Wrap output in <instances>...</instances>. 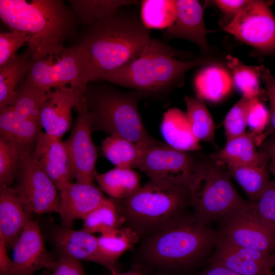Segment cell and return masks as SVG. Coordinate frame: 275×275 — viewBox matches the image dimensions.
Masks as SVG:
<instances>
[{
  "label": "cell",
  "mask_w": 275,
  "mask_h": 275,
  "mask_svg": "<svg viewBox=\"0 0 275 275\" xmlns=\"http://www.w3.org/2000/svg\"><path fill=\"white\" fill-rule=\"evenodd\" d=\"M146 148L125 138L108 136L102 142L103 155L116 167L136 168Z\"/></svg>",
  "instance_id": "cell-30"
},
{
  "label": "cell",
  "mask_w": 275,
  "mask_h": 275,
  "mask_svg": "<svg viewBox=\"0 0 275 275\" xmlns=\"http://www.w3.org/2000/svg\"><path fill=\"white\" fill-rule=\"evenodd\" d=\"M75 108L77 116L69 138L65 141L76 182L93 184L98 149L92 138V116L84 95Z\"/></svg>",
  "instance_id": "cell-13"
},
{
  "label": "cell",
  "mask_w": 275,
  "mask_h": 275,
  "mask_svg": "<svg viewBox=\"0 0 275 275\" xmlns=\"http://www.w3.org/2000/svg\"><path fill=\"white\" fill-rule=\"evenodd\" d=\"M90 83L86 59L77 44L66 47L60 54L33 62L24 84L47 92L52 89Z\"/></svg>",
  "instance_id": "cell-8"
},
{
  "label": "cell",
  "mask_w": 275,
  "mask_h": 275,
  "mask_svg": "<svg viewBox=\"0 0 275 275\" xmlns=\"http://www.w3.org/2000/svg\"><path fill=\"white\" fill-rule=\"evenodd\" d=\"M186 115L195 136L199 141H214L215 125L204 100L200 97H186Z\"/></svg>",
  "instance_id": "cell-35"
},
{
  "label": "cell",
  "mask_w": 275,
  "mask_h": 275,
  "mask_svg": "<svg viewBox=\"0 0 275 275\" xmlns=\"http://www.w3.org/2000/svg\"><path fill=\"white\" fill-rule=\"evenodd\" d=\"M12 275H33L42 268L53 270L56 261L46 251L39 227L29 219L13 246Z\"/></svg>",
  "instance_id": "cell-15"
},
{
  "label": "cell",
  "mask_w": 275,
  "mask_h": 275,
  "mask_svg": "<svg viewBox=\"0 0 275 275\" xmlns=\"http://www.w3.org/2000/svg\"><path fill=\"white\" fill-rule=\"evenodd\" d=\"M250 2L251 1L248 0L213 1L214 3L222 12L223 14H224L225 16L230 18L231 19V21L246 6H247Z\"/></svg>",
  "instance_id": "cell-44"
},
{
  "label": "cell",
  "mask_w": 275,
  "mask_h": 275,
  "mask_svg": "<svg viewBox=\"0 0 275 275\" xmlns=\"http://www.w3.org/2000/svg\"><path fill=\"white\" fill-rule=\"evenodd\" d=\"M0 17L11 30L29 35L27 48L33 62L61 54L79 24L61 0H0Z\"/></svg>",
  "instance_id": "cell-2"
},
{
  "label": "cell",
  "mask_w": 275,
  "mask_h": 275,
  "mask_svg": "<svg viewBox=\"0 0 275 275\" xmlns=\"http://www.w3.org/2000/svg\"><path fill=\"white\" fill-rule=\"evenodd\" d=\"M33 62L29 50L17 54L0 66V110L11 105L17 94V86L25 79Z\"/></svg>",
  "instance_id": "cell-25"
},
{
  "label": "cell",
  "mask_w": 275,
  "mask_h": 275,
  "mask_svg": "<svg viewBox=\"0 0 275 275\" xmlns=\"http://www.w3.org/2000/svg\"><path fill=\"white\" fill-rule=\"evenodd\" d=\"M117 275H142V274L137 271H131L121 274H117Z\"/></svg>",
  "instance_id": "cell-48"
},
{
  "label": "cell",
  "mask_w": 275,
  "mask_h": 275,
  "mask_svg": "<svg viewBox=\"0 0 275 275\" xmlns=\"http://www.w3.org/2000/svg\"><path fill=\"white\" fill-rule=\"evenodd\" d=\"M256 98L242 96L226 115L224 126L227 141L245 133L251 105Z\"/></svg>",
  "instance_id": "cell-38"
},
{
  "label": "cell",
  "mask_w": 275,
  "mask_h": 275,
  "mask_svg": "<svg viewBox=\"0 0 275 275\" xmlns=\"http://www.w3.org/2000/svg\"><path fill=\"white\" fill-rule=\"evenodd\" d=\"M54 240L62 254L79 261L94 262L107 268L113 275L117 273L115 264L107 260L100 251L97 237L82 230L62 228L56 231Z\"/></svg>",
  "instance_id": "cell-19"
},
{
  "label": "cell",
  "mask_w": 275,
  "mask_h": 275,
  "mask_svg": "<svg viewBox=\"0 0 275 275\" xmlns=\"http://www.w3.org/2000/svg\"><path fill=\"white\" fill-rule=\"evenodd\" d=\"M100 188L115 199L126 198L139 189L140 177L130 168L116 167L95 177Z\"/></svg>",
  "instance_id": "cell-27"
},
{
  "label": "cell",
  "mask_w": 275,
  "mask_h": 275,
  "mask_svg": "<svg viewBox=\"0 0 275 275\" xmlns=\"http://www.w3.org/2000/svg\"><path fill=\"white\" fill-rule=\"evenodd\" d=\"M41 128L38 117L20 120L6 108L0 110L1 138L30 147L36 143Z\"/></svg>",
  "instance_id": "cell-29"
},
{
  "label": "cell",
  "mask_w": 275,
  "mask_h": 275,
  "mask_svg": "<svg viewBox=\"0 0 275 275\" xmlns=\"http://www.w3.org/2000/svg\"><path fill=\"white\" fill-rule=\"evenodd\" d=\"M140 236L131 228L124 226L106 232L97 237L98 246L102 255L115 264L118 258L131 248Z\"/></svg>",
  "instance_id": "cell-33"
},
{
  "label": "cell",
  "mask_w": 275,
  "mask_h": 275,
  "mask_svg": "<svg viewBox=\"0 0 275 275\" xmlns=\"http://www.w3.org/2000/svg\"><path fill=\"white\" fill-rule=\"evenodd\" d=\"M14 188L28 212L59 213L61 199L56 186L34 159L31 148L25 152L18 172Z\"/></svg>",
  "instance_id": "cell-11"
},
{
  "label": "cell",
  "mask_w": 275,
  "mask_h": 275,
  "mask_svg": "<svg viewBox=\"0 0 275 275\" xmlns=\"http://www.w3.org/2000/svg\"><path fill=\"white\" fill-rule=\"evenodd\" d=\"M14 188L0 187V238L6 246L13 247L30 219Z\"/></svg>",
  "instance_id": "cell-20"
},
{
  "label": "cell",
  "mask_w": 275,
  "mask_h": 275,
  "mask_svg": "<svg viewBox=\"0 0 275 275\" xmlns=\"http://www.w3.org/2000/svg\"><path fill=\"white\" fill-rule=\"evenodd\" d=\"M259 146L268 155L270 161L269 169L275 175V134L264 139Z\"/></svg>",
  "instance_id": "cell-45"
},
{
  "label": "cell",
  "mask_w": 275,
  "mask_h": 275,
  "mask_svg": "<svg viewBox=\"0 0 275 275\" xmlns=\"http://www.w3.org/2000/svg\"><path fill=\"white\" fill-rule=\"evenodd\" d=\"M69 7L78 23L92 25L116 13L122 6L136 5L132 0H69Z\"/></svg>",
  "instance_id": "cell-28"
},
{
  "label": "cell",
  "mask_w": 275,
  "mask_h": 275,
  "mask_svg": "<svg viewBox=\"0 0 275 275\" xmlns=\"http://www.w3.org/2000/svg\"><path fill=\"white\" fill-rule=\"evenodd\" d=\"M200 275H240L228 268L216 264H211L205 271Z\"/></svg>",
  "instance_id": "cell-47"
},
{
  "label": "cell",
  "mask_w": 275,
  "mask_h": 275,
  "mask_svg": "<svg viewBox=\"0 0 275 275\" xmlns=\"http://www.w3.org/2000/svg\"><path fill=\"white\" fill-rule=\"evenodd\" d=\"M220 235L232 244L271 254L275 251V229L248 202L220 221Z\"/></svg>",
  "instance_id": "cell-10"
},
{
  "label": "cell",
  "mask_w": 275,
  "mask_h": 275,
  "mask_svg": "<svg viewBox=\"0 0 275 275\" xmlns=\"http://www.w3.org/2000/svg\"><path fill=\"white\" fill-rule=\"evenodd\" d=\"M206 158L191 152L176 150L167 144L146 148L136 168L150 179L171 181L196 187Z\"/></svg>",
  "instance_id": "cell-9"
},
{
  "label": "cell",
  "mask_w": 275,
  "mask_h": 275,
  "mask_svg": "<svg viewBox=\"0 0 275 275\" xmlns=\"http://www.w3.org/2000/svg\"><path fill=\"white\" fill-rule=\"evenodd\" d=\"M259 159L253 164L227 168L242 188L249 202H256L270 181L269 175V158L262 149Z\"/></svg>",
  "instance_id": "cell-23"
},
{
  "label": "cell",
  "mask_w": 275,
  "mask_h": 275,
  "mask_svg": "<svg viewBox=\"0 0 275 275\" xmlns=\"http://www.w3.org/2000/svg\"><path fill=\"white\" fill-rule=\"evenodd\" d=\"M226 58L228 66L232 71L233 82L242 93L243 96L250 98H260L262 93L259 82L260 66L245 65L231 56H228Z\"/></svg>",
  "instance_id": "cell-37"
},
{
  "label": "cell",
  "mask_w": 275,
  "mask_h": 275,
  "mask_svg": "<svg viewBox=\"0 0 275 275\" xmlns=\"http://www.w3.org/2000/svg\"><path fill=\"white\" fill-rule=\"evenodd\" d=\"M194 85L197 96L203 100L217 102L231 92L233 80L225 68L219 65H209L198 73Z\"/></svg>",
  "instance_id": "cell-24"
},
{
  "label": "cell",
  "mask_w": 275,
  "mask_h": 275,
  "mask_svg": "<svg viewBox=\"0 0 275 275\" xmlns=\"http://www.w3.org/2000/svg\"><path fill=\"white\" fill-rule=\"evenodd\" d=\"M51 275H85L79 260L62 254L56 261Z\"/></svg>",
  "instance_id": "cell-43"
},
{
  "label": "cell",
  "mask_w": 275,
  "mask_h": 275,
  "mask_svg": "<svg viewBox=\"0 0 275 275\" xmlns=\"http://www.w3.org/2000/svg\"><path fill=\"white\" fill-rule=\"evenodd\" d=\"M178 50L156 39H152L141 56L130 63L102 77L104 80L129 88L144 95L160 96L183 84L186 72L198 66L212 63L209 59L188 58Z\"/></svg>",
  "instance_id": "cell-3"
},
{
  "label": "cell",
  "mask_w": 275,
  "mask_h": 275,
  "mask_svg": "<svg viewBox=\"0 0 275 275\" xmlns=\"http://www.w3.org/2000/svg\"><path fill=\"white\" fill-rule=\"evenodd\" d=\"M6 246L4 239L0 238V275H12L13 263L8 257Z\"/></svg>",
  "instance_id": "cell-46"
},
{
  "label": "cell",
  "mask_w": 275,
  "mask_h": 275,
  "mask_svg": "<svg viewBox=\"0 0 275 275\" xmlns=\"http://www.w3.org/2000/svg\"><path fill=\"white\" fill-rule=\"evenodd\" d=\"M59 214L62 224L70 227L76 219H84L106 198L95 185L69 182L59 191Z\"/></svg>",
  "instance_id": "cell-18"
},
{
  "label": "cell",
  "mask_w": 275,
  "mask_h": 275,
  "mask_svg": "<svg viewBox=\"0 0 275 275\" xmlns=\"http://www.w3.org/2000/svg\"><path fill=\"white\" fill-rule=\"evenodd\" d=\"M260 134L245 133L228 141L220 151L211 155L216 162L227 168L249 165L257 161L262 150H257L260 144Z\"/></svg>",
  "instance_id": "cell-21"
},
{
  "label": "cell",
  "mask_w": 275,
  "mask_h": 275,
  "mask_svg": "<svg viewBox=\"0 0 275 275\" xmlns=\"http://www.w3.org/2000/svg\"><path fill=\"white\" fill-rule=\"evenodd\" d=\"M161 131L166 144L178 150L194 152L200 149V141L191 131L186 113L172 108L163 114Z\"/></svg>",
  "instance_id": "cell-22"
},
{
  "label": "cell",
  "mask_w": 275,
  "mask_h": 275,
  "mask_svg": "<svg viewBox=\"0 0 275 275\" xmlns=\"http://www.w3.org/2000/svg\"><path fill=\"white\" fill-rule=\"evenodd\" d=\"M30 146L0 137V184L10 186L17 175L23 156Z\"/></svg>",
  "instance_id": "cell-36"
},
{
  "label": "cell",
  "mask_w": 275,
  "mask_h": 275,
  "mask_svg": "<svg viewBox=\"0 0 275 275\" xmlns=\"http://www.w3.org/2000/svg\"><path fill=\"white\" fill-rule=\"evenodd\" d=\"M142 249L149 263L169 268L191 264L207 256L214 248L219 233L183 215L148 235Z\"/></svg>",
  "instance_id": "cell-6"
},
{
  "label": "cell",
  "mask_w": 275,
  "mask_h": 275,
  "mask_svg": "<svg viewBox=\"0 0 275 275\" xmlns=\"http://www.w3.org/2000/svg\"><path fill=\"white\" fill-rule=\"evenodd\" d=\"M52 91L47 92L23 84L17 89L14 102L6 108L14 117L20 120L39 118L40 109L49 98Z\"/></svg>",
  "instance_id": "cell-34"
},
{
  "label": "cell",
  "mask_w": 275,
  "mask_h": 275,
  "mask_svg": "<svg viewBox=\"0 0 275 275\" xmlns=\"http://www.w3.org/2000/svg\"><path fill=\"white\" fill-rule=\"evenodd\" d=\"M32 156L49 176L58 191L74 179L65 141L41 132L35 143Z\"/></svg>",
  "instance_id": "cell-16"
},
{
  "label": "cell",
  "mask_w": 275,
  "mask_h": 275,
  "mask_svg": "<svg viewBox=\"0 0 275 275\" xmlns=\"http://www.w3.org/2000/svg\"><path fill=\"white\" fill-rule=\"evenodd\" d=\"M269 122V112L260 101L256 98L252 102L249 109L248 126L252 132L260 135Z\"/></svg>",
  "instance_id": "cell-41"
},
{
  "label": "cell",
  "mask_w": 275,
  "mask_h": 275,
  "mask_svg": "<svg viewBox=\"0 0 275 275\" xmlns=\"http://www.w3.org/2000/svg\"><path fill=\"white\" fill-rule=\"evenodd\" d=\"M270 3L251 1L223 29L261 53L275 56V17Z\"/></svg>",
  "instance_id": "cell-12"
},
{
  "label": "cell",
  "mask_w": 275,
  "mask_h": 275,
  "mask_svg": "<svg viewBox=\"0 0 275 275\" xmlns=\"http://www.w3.org/2000/svg\"><path fill=\"white\" fill-rule=\"evenodd\" d=\"M84 97L92 116V132L104 131L145 148L164 144L151 136L144 126L138 108L140 101L145 98L142 93L90 82Z\"/></svg>",
  "instance_id": "cell-5"
},
{
  "label": "cell",
  "mask_w": 275,
  "mask_h": 275,
  "mask_svg": "<svg viewBox=\"0 0 275 275\" xmlns=\"http://www.w3.org/2000/svg\"><path fill=\"white\" fill-rule=\"evenodd\" d=\"M125 226L139 236L149 235L184 215L192 207L193 191L187 185L150 179L131 196L113 199Z\"/></svg>",
  "instance_id": "cell-4"
},
{
  "label": "cell",
  "mask_w": 275,
  "mask_h": 275,
  "mask_svg": "<svg viewBox=\"0 0 275 275\" xmlns=\"http://www.w3.org/2000/svg\"><path fill=\"white\" fill-rule=\"evenodd\" d=\"M266 275H273L272 272H271V271L269 272L268 273H267Z\"/></svg>",
  "instance_id": "cell-50"
},
{
  "label": "cell",
  "mask_w": 275,
  "mask_h": 275,
  "mask_svg": "<svg viewBox=\"0 0 275 275\" xmlns=\"http://www.w3.org/2000/svg\"><path fill=\"white\" fill-rule=\"evenodd\" d=\"M86 89L79 86H70L52 91L39 113L40 123L46 134L62 139L70 129L72 111L83 98Z\"/></svg>",
  "instance_id": "cell-14"
},
{
  "label": "cell",
  "mask_w": 275,
  "mask_h": 275,
  "mask_svg": "<svg viewBox=\"0 0 275 275\" xmlns=\"http://www.w3.org/2000/svg\"><path fill=\"white\" fill-rule=\"evenodd\" d=\"M254 203L259 216L275 229V178L270 180L258 200Z\"/></svg>",
  "instance_id": "cell-40"
},
{
  "label": "cell",
  "mask_w": 275,
  "mask_h": 275,
  "mask_svg": "<svg viewBox=\"0 0 275 275\" xmlns=\"http://www.w3.org/2000/svg\"><path fill=\"white\" fill-rule=\"evenodd\" d=\"M82 230L101 234L122 227L123 218L113 199L105 198L83 219Z\"/></svg>",
  "instance_id": "cell-31"
},
{
  "label": "cell",
  "mask_w": 275,
  "mask_h": 275,
  "mask_svg": "<svg viewBox=\"0 0 275 275\" xmlns=\"http://www.w3.org/2000/svg\"><path fill=\"white\" fill-rule=\"evenodd\" d=\"M260 78L265 85L266 93L269 102V125L270 131L271 133L275 134V77L268 69L260 66Z\"/></svg>",
  "instance_id": "cell-42"
},
{
  "label": "cell",
  "mask_w": 275,
  "mask_h": 275,
  "mask_svg": "<svg viewBox=\"0 0 275 275\" xmlns=\"http://www.w3.org/2000/svg\"><path fill=\"white\" fill-rule=\"evenodd\" d=\"M270 263L272 268L275 267V251L270 255Z\"/></svg>",
  "instance_id": "cell-49"
},
{
  "label": "cell",
  "mask_w": 275,
  "mask_h": 275,
  "mask_svg": "<svg viewBox=\"0 0 275 275\" xmlns=\"http://www.w3.org/2000/svg\"><path fill=\"white\" fill-rule=\"evenodd\" d=\"M151 39L140 17L120 9L88 26L77 44L86 59L89 82L138 59Z\"/></svg>",
  "instance_id": "cell-1"
},
{
  "label": "cell",
  "mask_w": 275,
  "mask_h": 275,
  "mask_svg": "<svg viewBox=\"0 0 275 275\" xmlns=\"http://www.w3.org/2000/svg\"><path fill=\"white\" fill-rule=\"evenodd\" d=\"M176 4V18L171 26L164 30V39H186L196 44L202 51L207 52L209 46L203 7L196 0H178Z\"/></svg>",
  "instance_id": "cell-17"
},
{
  "label": "cell",
  "mask_w": 275,
  "mask_h": 275,
  "mask_svg": "<svg viewBox=\"0 0 275 275\" xmlns=\"http://www.w3.org/2000/svg\"><path fill=\"white\" fill-rule=\"evenodd\" d=\"M227 168L210 157L206 158L193 192V217L207 223L220 221L248 202L237 193Z\"/></svg>",
  "instance_id": "cell-7"
},
{
  "label": "cell",
  "mask_w": 275,
  "mask_h": 275,
  "mask_svg": "<svg viewBox=\"0 0 275 275\" xmlns=\"http://www.w3.org/2000/svg\"><path fill=\"white\" fill-rule=\"evenodd\" d=\"M30 40L29 35L23 32L11 30L0 34V66L12 60L18 50Z\"/></svg>",
  "instance_id": "cell-39"
},
{
  "label": "cell",
  "mask_w": 275,
  "mask_h": 275,
  "mask_svg": "<svg viewBox=\"0 0 275 275\" xmlns=\"http://www.w3.org/2000/svg\"><path fill=\"white\" fill-rule=\"evenodd\" d=\"M141 4L140 18L149 30H165L171 26L176 18V1L144 0Z\"/></svg>",
  "instance_id": "cell-32"
},
{
  "label": "cell",
  "mask_w": 275,
  "mask_h": 275,
  "mask_svg": "<svg viewBox=\"0 0 275 275\" xmlns=\"http://www.w3.org/2000/svg\"><path fill=\"white\" fill-rule=\"evenodd\" d=\"M211 264L224 266L240 275H266L272 268L268 264L251 261L240 255L220 234Z\"/></svg>",
  "instance_id": "cell-26"
}]
</instances>
